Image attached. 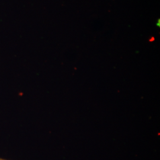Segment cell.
<instances>
[{"label":"cell","instance_id":"6da1fadb","mask_svg":"<svg viewBox=\"0 0 160 160\" xmlns=\"http://www.w3.org/2000/svg\"><path fill=\"white\" fill-rule=\"evenodd\" d=\"M0 160H5V159H2V158H0Z\"/></svg>","mask_w":160,"mask_h":160}]
</instances>
